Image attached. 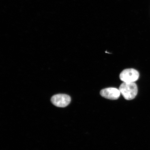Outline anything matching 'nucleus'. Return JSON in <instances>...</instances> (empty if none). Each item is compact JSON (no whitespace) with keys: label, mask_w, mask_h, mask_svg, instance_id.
<instances>
[{"label":"nucleus","mask_w":150,"mask_h":150,"mask_svg":"<svg viewBox=\"0 0 150 150\" xmlns=\"http://www.w3.org/2000/svg\"><path fill=\"white\" fill-rule=\"evenodd\" d=\"M121 94L125 99L131 100L135 98L138 93V87L135 82H123L119 88Z\"/></svg>","instance_id":"obj_1"},{"label":"nucleus","mask_w":150,"mask_h":150,"mask_svg":"<svg viewBox=\"0 0 150 150\" xmlns=\"http://www.w3.org/2000/svg\"><path fill=\"white\" fill-rule=\"evenodd\" d=\"M139 73L135 69H125L120 75V79L124 82H134L138 79Z\"/></svg>","instance_id":"obj_2"},{"label":"nucleus","mask_w":150,"mask_h":150,"mask_svg":"<svg viewBox=\"0 0 150 150\" xmlns=\"http://www.w3.org/2000/svg\"><path fill=\"white\" fill-rule=\"evenodd\" d=\"M51 100L54 105L59 108H65L70 104L71 98L68 95L59 94L53 96Z\"/></svg>","instance_id":"obj_3"},{"label":"nucleus","mask_w":150,"mask_h":150,"mask_svg":"<svg viewBox=\"0 0 150 150\" xmlns=\"http://www.w3.org/2000/svg\"><path fill=\"white\" fill-rule=\"evenodd\" d=\"M100 94L105 98L116 100L119 98L121 93L119 89L115 88H108L101 90Z\"/></svg>","instance_id":"obj_4"}]
</instances>
